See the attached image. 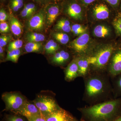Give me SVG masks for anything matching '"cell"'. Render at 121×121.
Returning <instances> with one entry per match:
<instances>
[{
	"label": "cell",
	"mask_w": 121,
	"mask_h": 121,
	"mask_svg": "<svg viewBox=\"0 0 121 121\" xmlns=\"http://www.w3.org/2000/svg\"><path fill=\"white\" fill-rule=\"evenodd\" d=\"M90 36L88 33H84L79 36L71 43V46L78 56H87Z\"/></svg>",
	"instance_id": "8"
},
{
	"label": "cell",
	"mask_w": 121,
	"mask_h": 121,
	"mask_svg": "<svg viewBox=\"0 0 121 121\" xmlns=\"http://www.w3.org/2000/svg\"><path fill=\"white\" fill-rule=\"evenodd\" d=\"M10 21V28L11 31L13 35L16 36H19L22 33V26L19 21L12 15Z\"/></svg>",
	"instance_id": "18"
},
{
	"label": "cell",
	"mask_w": 121,
	"mask_h": 121,
	"mask_svg": "<svg viewBox=\"0 0 121 121\" xmlns=\"http://www.w3.org/2000/svg\"><path fill=\"white\" fill-rule=\"evenodd\" d=\"M54 39L63 44H66L69 41V37L65 33L58 32L55 33L53 35Z\"/></svg>",
	"instance_id": "27"
},
{
	"label": "cell",
	"mask_w": 121,
	"mask_h": 121,
	"mask_svg": "<svg viewBox=\"0 0 121 121\" xmlns=\"http://www.w3.org/2000/svg\"><path fill=\"white\" fill-rule=\"evenodd\" d=\"M108 4L112 7H116L119 4L120 0H105Z\"/></svg>",
	"instance_id": "38"
},
{
	"label": "cell",
	"mask_w": 121,
	"mask_h": 121,
	"mask_svg": "<svg viewBox=\"0 0 121 121\" xmlns=\"http://www.w3.org/2000/svg\"><path fill=\"white\" fill-rule=\"evenodd\" d=\"M78 77H79L78 68L75 57L65 69V80L67 82H71Z\"/></svg>",
	"instance_id": "14"
},
{
	"label": "cell",
	"mask_w": 121,
	"mask_h": 121,
	"mask_svg": "<svg viewBox=\"0 0 121 121\" xmlns=\"http://www.w3.org/2000/svg\"><path fill=\"white\" fill-rule=\"evenodd\" d=\"M21 54V51L20 49L8 51L5 61H11L13 63H17Z\"/></svg>",
	"instance_id": "26"
},
{
	"label": "cell",
	"mask_w": 121,
	"mask_h": 121,
	"mask_svg": "<svg viewBox=\"0 0 121 121\" xmlns=\"http://www.w3.org/2000/svg\"><path fill=\"white\" fill-rule=\"evenodd\" d=\"M25 0H9L8 7L13 13L17 12L21 9H23L25 4Z\"/></svg>",
	"instance_id": "23"
},
{
	"label": "cell",
	"mask_w": 121,
	"mask_h": 121,
	"mask_svg": "<svg viewBox=\"0 0 121 121\" xmlns=\"http://www.w3.org/2000/svg\"><path fill=\"white\" fill-rule=\"evenodd\" d=\"M110 29L104 25H98L95 26L93 30L94 35L98 38H105L110 35Z\"/></svg>",
	"instance_id": "19"
},
{
	"label": "cell",
	"mask_w": 121,
	"mask_h": 121,
	"mask_svg": "<svg viewBox=\"0 0 121 121\" xmlns=\"http://www.w3.org/2000/svg\"><path fill=\"white\" fill-rule=\"evenodd\" d=\"M25 51L27 52H39L43 49L41 42H28L24 47Z\"/></svg>",
	"instance_id": "22"
},
{
	"label": "cell",
	"mask_w": 121,
	"mask_h": 121,
	"mask_svg": "<svg viewBox=\"0 0 121 121\" xmlns=\"http://www.w3.org/2000/svg\"><path fill=\"white\" fill-rule=\"evenodd\" d=\"M97 0H78V2L84 6H88Z\"/></svg>",
	"instance_id": "37"
},
{
	"label": "cell",
	"mask_w": 121,
	"mask_h": 121,
	"mask_svg": "<svg viewBox=\"0 0 121 121\" xmlns=\"http://www.w3.org/2000/svg\"><path fill=\"white\" fill-rule=\"evenodd\" d=\"M83 79L82 100L89 105L115 99L111 78L107 72L90 73Z\"/></svg>",
	"instance_id": "1"
},
{
	"label": "cell",
	"mask_w": 121,
	"mask_h": 121,
	"mask_svg": "<svg viewBox=\"0 0 121 121\" xmlns=\"http://www.w3.org/2000/svg\"><path fill=\"white\" fill-rule=\"evenodd\" d=\"M39 6H41L39 4L31 0L30 1L25 3L23 9L21 11L20 15L23 17L30 18L42 8H39Z\"/></svg>",
	"instance_id": "15"
},
{
	"label": "cell",
	"mask_w": 121,
	"mask_h": 121,
	"mask_svg": "<svg viewBox=\"0 0 121 121\" xmlns=\"http://www.w3.org/2000/svg\"><path fill=\"white\" fill-rule=\"evenodd\" d=\"M113 25L117 35H121V17H117L114 20Z\"/></svg>",
	"instance_id": "31"
},
{
	"label": "cell",
	"mask_w": 121,
	"mask_h": 121,
	"mask_svg": "<svg viewBox=\"0 0 121 121\" xmlns=\"http://www.w3.org/2000/svg\"><path fill=\"white\" fill-rule=\"evenodd\" d=\"M45 25V13L42 7L30 17L27 26L30 31H40L43 29Z\"/></svg>",
	"instance_id": "10"
},
{
	"label": "cell",
	"mask_w": 121,
	"mask_h": 121,
	"mask_svg": "<svg viewBox=\"0 0 121 121\" xmlns=\"http://www.w3.org/2000/svg\"><path fill=\"white\" fill-rule=\"evenodd\" d=\"M11 39V37L7 35H2L0 37V47H4Z\"/></svg>",
	"instance_id": "33"
},
{
	"label": "cell",
	"mask_w": 121,
	"mask_h": 121,
	"mask_svg": "<svg viewBox=\"0 0 121 121\" xmlns=\"http://www.w3.org/2000/svg\"><path fill=\"white\" fill-rule=\"evenodd\" d=\"M0 0V3L2 5H4V4L8 2H9V0Z\"/></svg>",
	"instance_id": "40"
},
{
	"label": "cell",
	"mask_w": 121,
	"mask_h": 121,
	"mask_svg": "<svg viewBox=\"0 0 121 121\" xmlns=\"http://www.w3.org/2000/svg\"><path fill=\"white\" fill-rule=\"evenodd\" d=\"M43 8L45 13V25L47 27H50L62 11V4L57 1H53L48 3Z\"/></svg>",
	"instance_id": "7"
},
{
	"label": "cell",
	"mask_w": 121,
	"mask_h": 121,
	"mask_svg": "<svg viewBox=\"0 0 121 121\" xmlns=\"http://www.w3.org/2000/svg\"><path fill=\"white\" fill-rule=\"evenodd\" d=\"M26 39L28 42H41L44 41L45 36L43 34L36 32L28 33L26 35Z\"/></svg>",
	"instance_id": "25"
},
{
	"label": "cell",
	"mask_w": 121,
	"mask_h": 121,
	"mask_svg": "<svg viewBox=\"0 0 121 121\" xmlns=\"http://www.w3.org/2000/svg\"><path fill=\"white\" fill-rule=\"evenodd\" d=\"M44 48L46 54L54 55L59 49L60 47L55 41L51 39L48 41L45 44Z\"/></svg>",
	"instance_id": "24"
},
{
	"label": "cell",
	"mask_w": 121,
	"mask_h": 121,
	"mask_svg": "<svg viewBox=\"0 0 121 121\" xmlns=\"http://www.w3.org/2000/svg\"><path fill=\"white\" fill-rule=\"evenodd\" d=\"M114 121H121V115Z\"/></svg>",
	"instance_id": "41"
},
{
	"label": "cell",
	"mask_w": 121,
	"mask_h": 121,
	"mask_svg": "<svg viewBox=\"0 0 121 121\" xmlns=\"http://www.w3.org/2000/svg\"><path fill=\"white\" fill-rule=\"evenodd\" d=\"M41 113L44 116L60 108L52 97L45 95H39L33 101Z\"/></svg>",
	"instance_id": "5"
},
{
	"label": "cell",
	"mask_w": 121,
	"mask_h": 121,
	"mask_svg": "<svg viewBox=\"0 0 121 121\" xmlns=\"http://www.w3.org/2000/svg\"><path fill=\"white\" fill-rule=\"evenodd\" d=\"M114 99L121 95V74L111 79Z\"/></svg>",
	"instance_id": "20"
},
{
	"label": "cell",
	"mask_w": 121,
	"mask_h": 121,
	"mask_svg": "<svg viewBox=\"0 0 121 121\" xmlns=\"http://www.w3.org/2000/svg\"><path fill=\"white\" fill-rule=\"evenodd\" d=\"M86 28L84 26L79 24H76L71 26V31L74 35H80L86 32Z\"/></svg>",
	"instance_id": "28"
},
{
	"label": "cell",
	"mask_w": 121,
	"mask_h": 121,
	"mask_svg": "<svg viewBox=\"0 0 121 121\" xmlns=\"http://www.w3.org/2000/svg\"><path fill=\"white\" fill-rule=\"evenodd\" d=\"M115 50L113 46L108 44L90 53L87 56L90 64V73L106 72L108 63Z\"/></svg>",
	"instance_id": "3"
},
{
	"label": "cell",
	"mask_w": 121,
	"mask_h": 121,
	"mask_svg": "<svg viewBox=\"0 0 121 121\" xmlns=\"http://www.w3.org/2000/svg\"><path fill=\"white\" fill-rule=\"evenodd\" d=\"M55 28L57 30L66 33L71 31V26L68 20L62 18L59 20L56 25Z\"/></svg>",
	"instance_id": "21"
},
{
	"label": "cell",
	"mask_w": 121,
	"mask_h": 121,
	"mask_svg": "<svg viewBox=\"0 0 121 121\" xmlns=\"http://www.w3.org/2000/svg\"><path fill=\"white\" fill-rule=\"evenodd\" d=\"M80 121H114L121 115V98L78 108Z\"/></svg>",
	"instance_id": "2"
},
{
	"label": "cell",
	"mask_w": 121,
	"mask_h": 121,
	"mask_svg": "<svg viewBox=\"0 0 121 121\" xmlns=\"http://www.w3.org/2000/svg\"><path fill=\"white\" fill-rule=\"evenodd\" d=\"M8 17V14L5 9L4 7H1L0 9V22L6 21Z\"/></svg>",
	"instance_id": "32"
},
{
	"label": "cell",
	"mask_w": 121,
	"mask_h": 121,
	"mask_svg": "<svg viewBox=\"0 0 121 121\" xmlns=\"http://www.w3.org/2000/svg\"><path fill=\"white\" fill-rule=\"evenodd\" d=\"M24 117L15 114H7L4 117L2 121H26Z\"/></svg>",
	"instance_id": "30"
},
{
	"label": "cell",
	"mask_w": 121,
	"mask_h": 121,
	"mask_svg": "<svg viewBox=\"0 0 121 121\" xmlns=\"http://www.w3.org/2000/svg\"><path fill=\"white\" fill-rule=\"evenodd\" d=\"M52 0L54 1H57L58 0Z\"/></svg>",
	"instance_id": "43"
},
{
	"label": "cell",
	"mask_w": 121,
	"mask_h": 121,
	"mask_svg": "<svg viewBox=\"0 0 121 121\" xmlns=\"http://www.w3.org/2000/svg\"><path fill=\"white\" fill-rule=\"evenodd\" d=\"M23 41L22 40L17 39L15 41L9 42L8 47V51L20 49L22 48Z\"/></svg>",
	"instance_id": "29"
},
{
	"label": "cell",
	"mask_w": 121,
	"mask_h": 121,
	"mask_svg": "<svg viewBox=\"0 0 121 121\" xmlns=\"http://www.w3.org/2000/svg\"><path fill=\"white\" fill-rule=\"evenodd\" d=\"M28 121H46L45 117L42 113L36 117L27 119Z\"/></svg>",
	"instance_id": "35"
},
{
	"label": "cell",
	"mask_w": 121,
	"mask_h": 121,
	"mask_svg": "<svg viewBox=\"0 0 121 121\" xmlns=\"http://www.w3.org/2000/svg\"><path fill=\"white\" fill-rule=\"evenodd\" d=\"M13 113L26 118L27 120L41 113L33 102H31L28 101L20 109Z\"/></svg>",
	"instance_id": "11"
},
{
	"label": "cell",
	"mask_w": 121,
	"mask_h": 121,
	"mask_svg": "<svg viewBox=\"0 0 121 121\" xmlns=\"http://www.w3.org/2000/svg\"><path fill=\"white\" fill-rule=\"evenodd\" d=\"M44 117L46 121H69L74 117L67 111L60 107Z\"/></svg>",
	"instance_id": "12"
},
{
	"label": "cell",
	"mask_w": 121,
	"mask_h": 121,
	"mask_svg": "<svg viewBox=\"0 0 121 121\" xmlns=\"http://www.w3.org/2000/svg\"><path fill=\"white\" fill-rule=\"evenodd\" d=\"M0 53L1 58L4 57L3 56L4 55V51L3 50V48L1 47H0Z\"/></svg>",
	"instance_id": "39"
},
{
	"label": "cell",
	"mask_w": 121,
	"mask_h": 121,
	"mask_svg": "<svg viewBox=\"0 0 121 121\" xmlns=\"http://www.w3.org/2000/svg\"><path fill=\"white\" fill-rule=\"evenodd\" d=\"M93 13L95 19L105 20L108 19L109 16V9L105 4L100 3L95 5L93 9Z\"/></svg>",
	"instance_id": "16"
},
{
	"label": "cell",
	"mask_w": 121,
	"mask_h": 121,
	"mask_svg": "<svg viewBox=\"0 0 121 121\" xmlns=\"http://www.w3.org/2000/svg\"><path fill=\"white\" fill-rule=\"evenodd\" d=\"M78 121V120H77V119H76V118H75V117H74L73 118V119H72V120H70V121Z\"/></svg>",
	"instance_id": "42"
},
{
	"label": "cell",
	"mask_w": 121,
	"mask_h": 121,
	"mask_svg": "<svg viewBox=\"0 0 121 121\" xmlns=\"http://www.w3.org/2000/svg\"><path fill=\"white\" fill-rule=\"evenodd\" d=\"M41 5L42 7H45L46 5L50 2L54 1L52 0H31Z\"/></svg>",
	"instance_id": "36"
},
{
	"label": "cell",
	"mask_w": 121,
	"mask_h": 121,
	"mask_svg": "<svg viewBox=\"0 0 121 121\" xmlns=\"http://www.w3.org/2000/svg\"><path fill=\"white\" fill-rule=\"evenodd\" d=\"M70 54L64 50H61L54 54L52 58V62L59 65H64L70 59Z\"/></svg>",
	"instance_id": "17"
},
{
	"label": "cell",
	"mask_w": 121,
	"mask_h": 121,
	"mask_svg": "<svg viewBox=\"0 0 121 121\" xmlns=\"http://www.w3.org/2000/svg\"><path fill=\"white\" fill-rule=\"evenodd\" d=\"M9 27L7 22H0V32L1 33H7L9 32Z\"/></svg>",
	"instance_id": "34"
},
{
	"label": "cell",
	"mask_w": 121,
	"mask_h": 121,
	"mask_svg": "<svg viewBox=\"0 0 121 121\" xmlns=\"http://www.w3.org/2000/svg\"><path fill=\"white\" fill-rule=\"evenodd\" d=\"M2 99L5 104V110L12 112L20 109L28 101L26 97L17 92L5 93Z\"/></svg>",
	"instance_id": "4"
},
{
	"label": "cell",
	"mask_w": 121,
	"mask_h": 121,
	"mask_svg": "<svg viewBox=\"0 0 121 121\" xmlns=\"http://www.w3.org/2000/svg\"><path fill=\"white\" fill-rule=\"evenodd\" d=\"M62 4V11L69 17L76 20L82 19V8L77 0H66Z\"/></svg>",
	"instance_id": "6"
},
{
	"label": "cell",
	"mask_w": 121,
	"mask_h": 121,
	"mask_svg": "<svg viewBox=\"0 0 121 121\" xmlns=\"http://www.w3.org/2000/svg\"><path fill=\"white\" fill-rule=\"evenodd\" d=\"M78 68L79 76L83 78L90 73V64L87 56H81L76 57Z\"/></svg>",
	"instance_id": "13"
},
{
	"label": "cell",
	"mask_w": 121,
	"mask_h": 121,
	"mask_svg": "<svg viewBox=\"0 0 121 121\" xmlns=\"http://www.w3.org/2000/svg\"><path fill=\"white\" fill-rule=\"evenodd\" d=\"M106 72L111 79L121 74V48L115 50L108 63Z\"/></svg>",
	"instance_id": "9"
}]
</instances>
